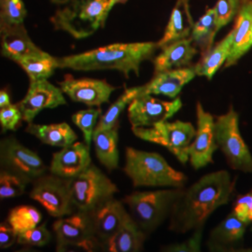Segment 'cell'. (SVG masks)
<instances>
[{
	"instance_id": "4316f807",
	"label": "cell",
	"mask_w": 252,
	"mask_h": 252,
	"mask_svg": "<svg viewBox=\"0 0 252 252\" xmlns=\"http://www.w3.org/2000/svg\"><path fill=\"white\" fill-rule=\"evenodd\" d=\"M233 39L234 34L231 31L220 42L212 47L207 54H203L200 62L194 65L197 76L206 77L207 80H211L214 77L221 65L226 63L231 53Z\"/></svg>"
},
{
	"instance_id": "9a60e30c",
	"label": "cell",
	"mask_w": 252,
	"mask_h": 252,
	"mask_svg": "<svg viewBox=\"0 0 252 252\" xmlns=\"http://www.w3.org/2000/svg\"><path fill=\"white\" fill-rule=\"evenodd\" d=\"M58 85L73 102L97 108L108 103L112 93L117 89L105 80L75 79L71 75H66Z\"/></svg>"
},
{
	"instance_id": "ab89813d",
	"label": "cell",
	"mask_w": 252,
	"mask_h": 252,
	"mask_svg": "<svg viewBox=\"0 0 252 252\" xmlns=\"http://www.w3.org/2000/svg\"><path fill=\"white\" fill-rule=\"evenodd\" d=\"M18 234L12 229L8 222L0 224V249L6 250L17 242Z\"/></svg>"
},
{
	"instance_id": "8fae6325",
	"label": "cell",
	"mask_w": 252,
	"mask_h": 252,
	"mask_svg": "<svg viewBox=\"0 0 252 252\" xmlns=\"http://www.w3.org/2000/svg\"><path fill=\"white\" fill-rule=\"evenodd\" d=\"M29 196L56 219L72 215L77 211L73 203L70 180L52 173L41 176L32 183Z\"/></svg>"
},
{
	"instance_id": "74e56055",
	"label": "cell",
	"mask_w": 252,
	"mask_h": 252,
	"mask_svg": "<svg viewBox=\"0 0 252 252\" xmlns=\"http://www.w3.org/2000/svg\"><path fill=\"white\" fill-rule=\"evenodd\" d=\"M203 236V228L194 230L192 236L188 240L180 244H174L162 248V252H196L201 251V242Z\"/></svg>"
},
{
	"instance_id": "f1b7e54d",
	"label": "cell",
	"mask_w": 252,
	"mask_h": 252,
	"mask_svg": "<svg viewBox=\"0 0 252 252\" xmlns=\"http://www.w3.org/2000/svg\"><path fill=\"white\" fill-rule=\"evenodd\" d=\"M218 31L215 9H207L206 13L194 23L190 34L194 45L200 48L202 54L211 50Z\"/></svg>"
},
{
	"instance_id": "ac0fdd59",
	"label": "cell",
	"mask_w": 252,
	"mask_h": 252,
	"mask_svg": "<svg viewBox=\"0 0 252 252\" xmlns=\"http://www.w3.org/2000/svg\"><path fill=\"white\" fill-rule=\"evenodd\" d=\"M197 76L195 67H181L162 72L154 73V77L143 85L142 94L164 95L169 98L178 97L180 91Z\"/></svg>"
},
{
	"instance_id": "484cf974",
	"label": "cell",
	"mask_w": 252,
	"mask_h": 252,
	"mask_svg": "<svg viewBox=\"0 0 252 252\" xmlns=\"http://www.w3.org/2000/svg\"><path fill=\"white\" fill-rule=\"evenodd\" d=\"M95 155L100 163L108 171H113L119 167V132L118 126L110 129L94 130L93 135Z\"/></svg>"
},
{
	"instance_id": "7bdbcfd3",
	"label": "cell",
	"mask_w": 252,
	"mask_h": 252,
	"mask_svg": "<svg viewBox=\"0 0 252 252\" xmlns=\"http://www.w3.org/2000/svg\"><path fill=\"white\" fill-rule=\"evenodd\" d=\"M52 3H54L55 5H57V6H61V5H63V4H65V3H67L69 0H50Z\"/></svg>"
},
{
	"instance_id": "4dcf8cb0",
	"label": "cell",
	"mask_w": 252,
	"mask_h": 252,
	"mask_svg": "<svg viewBox=\"0 0 252 252\" xmlns=\"http://www.w3.org/2000/svg\"><path fill=\"white\" fill-rule=\"evenodd\" d=\"M42 219V213L36 207L22 205L9 210L7 222L17 234H21L39 225Z\"/></svg>"
},
{
	"instance_id": "ba28073f",
	"label": "cell",
	"mask_w": 252,
	"mask_h": 252,
	"mask_svg": "<svg viewBox=\"0 0 252 252\" xmlns=\"http://www.w3.org/2000/svg\"><path fill=\"white\" fill-rule=\"evenodd\" d=\"M217 144L234 170L252 173V155L239 131L238 113L233 108L215 122Z\"/></svg>"
},
{
	"instance_id": "52a82bcc",
	"label": "cell",
	"mask_w": 252,
	"mask_h": 252,
	"mask_svg": "<svg viewBox=\"0 0 252 252\" xmlns=\"http://www.w3.org/2000/svg\"><path fill=\"white\" fill-rule=\"evenodd\" d=\"M132 132L142 140L163 146L181 163H186L196 129L188 122L165 121L151 127H132Z\"/></svg>"
},
{
	"instance_id": "9c48e42d",
	"label": "cell",
	"mask_w": 252,
	"mask_h": 252,
	"mask_svg": "<svg viewBox=\"0 0 252 252\" xmlns=\"http://www.w3.org/2000/svg\"><path fill=\"white\" fill-rule=\"evenodd\" d=\"M53 229L56 252H66L73 248L94 252L101 246L90 213L77 210L72 215L59 218L54 221Z\"/></svg>"
},
{
	"instance_id": "e575fe53",
	"label": "cell",
	"mask_w": 252,
	"mask_h": 252,
	"mask_svg": "<svg viewBox=\"0 0 252 252\" xmlns=\"http://www.w3.org/2000/svg\"><path fill=\"white\" fill-rule=\"evenodd\" d=\"M52 240V234L46 227V223H42L35 228L18 234L17 243L30 247H44Z\"/></svg>"
},
{
	"instance_id": "d590c367",
	"label": "cell",
	"mask_w": 252,
	"mask_h": 252,
	"mask_svg": "<svg viewBox=\"0 0 252 252\" xmlns=\"http://www.w3.org/2000/svg\"><path fill=\"white\" fill-rule=\"evenodd\" d=\"M241 0H218L214 7L216 11L218 30L227 26L239 12Z\"/></svg>"
},
{
	"instance_id": "f6af8a7d",
	"label": "cell",
	"mask_w": 252,
	"mask_h": 252,
	"mask_svg": "<svg viewBox=\"0 0 252 252\" xmlns=\"http://www.w3.org/2000/svg\"></svg>"
},
{
	"instance_id": "6da1fadb",
	"label": "cell",
	"mask_w": 252,
	"mask_h": 252,
	"mask_svg": "<svg viewBox=\"0 0 252 252\" xmlns=\"http://www.w3.org/2000/svg\"><path fill=\"white\" fill-rule=\"evenodd\" d=\"M234 188V181L225 170L203 176L188 189H184L175 204L169 230L185 234L204 228L209 216L229 202Z\"/></svg>"
},
{
	"instance_id": "30bf717a",
	"label": "cell",
	"mask_w": 252,
	"mask_h": 252,
	"mask_svg": "<svg viewBox=\"0 0 252 252\" xmlns=\"http://www.w3.org/2000/svg\"><path fill=\"white\" fill-rule=\"evenodd\" d=\"M0 170L12 173L32 184L49 168L37 153L10 135L0 141Z\"/></svg>"
},
{
	"instance_id": "8d00e7d4",
	"label": "cell",
	"mask_w": 252,
	"mask_h": 252,
	"mask_svg": "<svg viewBox=\"0 0 252 252\" xmlns=\"http://www.w3.org/2000/svg\"><path fill=\"white\" fill-rule=\"evenodd\" d=\"M21 121H23V115L17 104L0 108V126L3 133L15 131Z\"/></svg>"
},
{
	"instance_id": "ffe728a7",
	"label": "cell",
	"mask_w": 252,
	"mask_h": 252,
	"mask_svg": "<svg viewBox=\"0 0 252 252\" xmlns=\"http://www.w3.org/2000/svg\"><path fill=\"white\" fill-rule=\"evenodd\" d=\"M197 53L198 50L190 36L174 41L162 47V52L153 59L154 73L186 67Z\"/></svg>"
},
{
	"instance_id": "d6986e66",
	"label": "cell",
	"mask_w": 252,
	"mask_h": 252,
	"mask_svg": "<svg viewBox=\"0 0 252 252\" xmlns=\"http://www.w3.org/2000/svg\"><path fill=\"white\" fill-rule=\"evenodd\" d=\"M1 55L13 62L41 52L28 35L27 28L23 25L0 26Z\"/></svg>"
},
{
	"instance_id": "4fadbf2b",
	"label": "cell",
	"mask_w": 252,
	"mask_h": 252,
	"mask_svg": "<svg viewBox=\"0 0 252 252\" xmlns=\"http://www.w3.org/2000/svg\"><path fill=\"white\" fill-rule=\"evenodd\" d=\"M63 94L61 88L55 86L49 80L30 81L27 94L17 104L23 115V121L31 124L40 111L66 105L67 102Z\"/></svg>"
},
{
	"instance_id": "1f68e13d",
	"label": "cell",
	"mask_w": 252,
	"mask_h": 252,
	"mask_svg": "<svg viewBox=\"0 0 252 252\" xmlns=\"http://www.w3.org/2000/svg\"><path fill=\"white\" fill-rule=\"evenodd\" d=\"M101 113L102 110L100 108H89L77 111L71 117L73 124L81 129L85 144L89 147L93 142V135Z\"/></svg>"
},
{
	"instance_id": "836d02e7",
	"label": "cell",
	"mask_w": 252,
	"mask_h": 252,
	"mask_svg": "<svg viewBox=\"0 0 252 252\" xmlns=\"http://www.w3.org/2000/svg\"><path fill=\"white\" fill-rule=\"evenodd\" d=\"M27 181L5 170H0V199L16 198L27 190Z\"/></svg>"
},
{
	"instance_id": "d4e9b609",
	"label": "cell",
	"mask_w": 252,
	"mask_h": 252,
	"mask_svg": "<svg viewBox=\"0 0 252 252\" xmlns=\"http://www.w3.org/2000/svg\"><path fill=\"white\" fill-rule=\"evenodd\" d=\"M26 132L34 135L43 144L63 148L77 141L78 135L66 123L53 125L28 124Z\"/></svg>"
},
{
	"instance_id": "7a4b0ae2",
	"label": "cell",
	"mask_w": 252,
	"mask_h": 252,
	"mask_svg": "<svg viewBox=\"0 0 252 252\" xmlns=\"http://www.w3.org/2000/svg\"><path fill=\"white\" fill-rule=\"evenodd\" d=\"M158 49L157 42L114 43L81 54L58 58V68L75 71L116 70L129 78L130 73L140 74L141 63L152 59Z\"/></svg>"
},
{
	"instance_id": "ee69618b",
	"label": "cell",
	"mask_w": 252,
	"mask_h": 252,
	"mask_svg": "<svg viewBox=\"0 0 252 252\" xmlns=\"http://www.w3.org/2000/svg\"><path fill=\"white\" fill-rule=\"evenodd\" d=\"M241 1H242V2H244V1H246V0H241Z\"/></svg>"
},
{
	"instance_id": "5bb4252c",
	"label": "cell",
	"mask_w": 252,
	"mask_h": 252,
	"mask_svg": "<svg viewBox=\"0 0 252 252\" xmlns=\"http://www.w3.org/2000/svg\"><path fill=\"white\" fill-rule=\"evenodd\" d=\"M196 134L189 146V160L194 169H201L212 162L213 154L219 146L216 141L214 118L204 109L200 102L196 105Z\"/></svg>"
},
{
	"instance_id": "277c9868",
	"label": "cell",
	"mask_w": 252,
	"mask_h": 252,
	"mask_svg": "<svg viewBox=\"0 0 252 252\" xmlns=\"http://www.w3.org/2000/svg\"><path fill=\"white\" fill-rule=\"evenodd\" d=\"M110 0H69L51 18L55 30L84 39L103 28L110 12Z\"/></svg>"
},
{
	"instance_id": "cb8c5ba5",
	"label": "cell",
	"mask_w": 252,
	"mask_h": 252,
	"mask_svg": "<svg viewBox=\"0 0 252 252\" xmlns=\"http://www.w3.org/2000/svg\"><path fill=\"white\" fill-rule=\"evenodd\" d=\"M148 235L131 218L103 247L108 252H138L144 248Z\"/></svg>"
},
{
	"instance_id": "e0dca14e",
	"label": "cell",
	"mask_w": 252,
	"mask_h": 252,
	"mask_svg": "<svg viewBox=\"0 0 252 252\" xmlns=\"http://www.w3.org/2000/svg\"><path fill=\"white\" fill-rule=\"evenodd\" d=\"M124 205L123 201L114 197L91 212L95 234L101 245L106 243L132 218Z\"/></svg>"
},
{
	"instance_id": "b9f144b4",
	"label": "cell",
	"mask_w": 252,
	"mask_h": 252,
	"mask_svg": "<svg viewBox=\"0 0 252 252\" xmlns=\"http://www.w3.org/2000/svg\"><path fill=\"white\" fill-rule=\"evenodd\" d=\"M127 0H110V9H112V8L117 5V4H123V3H126Z\"/></svg>"
},
{
	"instance_id": "60d3db41",
	"label": "cell",
	"mask_w": 252,
	"mask_h": 252,
	"mask_svg": "<svg viewBox=\"0 0 252 252\" xmlns=\"http://www.w3.org/2000/svg\"><path fill=\"white\" fill-rule=\"evenodd\" d=\"M11 104L9 94L6 91H0V108H5Z\"/></svg>"
},
{
	"instance_id": "7c38bea8",
	"label": "cell",
	"mask_w": 252,
	"mask_h": 252,
	"mask_svg": "<svg viewBox=\"0 0 252 252\" xmlns=\"http://www.w3.org/2000/svg\"><path fill=\"white\" fill-rule=\"evenodd\" d=\"M182 102L179 97L166 101L153 94H141L128 107V120L132 127H151L173 117Z\"/></svg>"
},
{
	"instance_id": "83f0119b",
	"label": "cell",
	"mask_w": 252,
	"mask_h": 252,
	"mask_svg": "<svg viewBox=\"0 0 252 252\" xmlns=\"http://www.w3.org/2000/svg\"><path fill=\"white\" fill-rule=\"evenodd\" d=\"M16 63L27 73L30 81L49 80L58 68V58L41 51L20 59Z\"/></svg>"
},
{
	"instance_id": "44dd1931",
	"label": "cell",
	"mask_w": 252,
	"mask_h": 252,
	"mask_svg": "<svg viewBox=\"0 0 252 252\" xmlns=\"http://www.w3.org/2000/svg\"><path fill=\"white\" fill-rule=\"evenodd\" d=\"M232 31L234 34L233 45L226 61L225 67L237 63V61L252 47V0L242 2L236 25Z\"/></svg>"
},
{
	"instance_id": "8992f818",
	"label": "cell",
	"mask_w": 252,
	"mask_h": 252,
	"mask_svg": "<svg viewBox=\"0 0 252 252\" xmlns=\"http://www.w3.org/2000/svg\"><path fill=\"white\" fill-rule=\"evenodd\" d=\"M70 189L76 209L86 213L93 212L119 192L117 185L93 163L70 180Z\"/></svg>"
},
{
	"instance_id": "3957f363",
	"label": "cell",
	"mask_w": 252,
	"mask_h": 252,
	"mask_svg": "<svg viewBox=\"0 0 252 252\" xmlns=\"http://www.w3.org/2000/svg\"><path fill=\"white\" fill-rule=\"evenodd\" d=\"M123 171L134 187L183 188L187 177L174 169L159 153L127 147Z\"/></svg>"
},
{
	"instance_id": "f35d334b",
	"label": "cell",
	"mask_w": 252,
	"mask_h": 252,
	"mask_svg": "<svg viewBox=\"0 0 252 252\" xmlns=\"http://www.w3.org/2000/svg\"><path fill=\"white\" fill-rule=\"evenodd\" d=\"M233 211L245 221L252 222V191L238 198Z\"/></svg>"
},
{
	"instance_id": "7402d4cb",
	"label": "cell",
	"mask_w": 252,
	"mask_h": 252,
	"mask_svg": "<svg viewBox=\"0 0 252 252\" xmlns=\"http://www.w3.org/2000/svg\"><path fill=\"white\" fill-rule=\"evenodd\" d=\"M193 26L194 21L190 13L189 0H177L163 36L157 42L158 48L162 49L174 41L189 37Z\"/></svg>"
},
{
	"instance_id": "d6a6232c",
	"label": "cell",
	"mask_w": 252,
	"mask_h": 252,
	"mask_svg": "<svg viewBox=\"0 0 252 252\" xmlns=\"http://www.w3.org/2000/svg\"><path fill=\"white\" fill-rule=\"evenodd\" d=\"M27 10L23 0L0 1V26L23 25Z\"/></svg>"
},
{
	"instance_id": "f546056e",
	"label": "cell",
	"mask_w": 252,
	"mask_h": 252,
	"mask_svg": "<svg viewBox=\"0 0 252 252\" xmlns=\"http://www.w3.org/2000/svg\"><path fill=\"white\" fill-rule=\"evenodd\" d=\"M143 85L135 86L131 88H126L125 92L118 97L117 100L110 105L105 114H103L97 123L95 130H103V129H110L118 126L119 118L126 107L134 100L142 94Z\"/></svg>"
},
{
	"instance_id": "5b68a950",
	"label": "cell",
	"mask_w": 252,
	"mask_h": 252,
	"mask_svg": "<svg viewBox=\"0 0 252 252\" xmlns=\"http://www.w3.org/2000/svg\"><path fill=\"white\" fill-rule=\"evenodd\" d=\"M182 188L134 191L123 199L132 218L149 236L170 218Z\"/></svg>"
},
{
	"instance_id": "2e32d148",
	"label": "cell",
	"mask_w": 252,
	"mask_h": 252,
	"mask_svg": "<svg viewBox=\"0 0 252 252\" xmlns=\"http://www.w3.org/2000/svg\"><path fill=\"white\" fill-rule=\"evenodd\" d=\"M91 164L90 147L85 142L76 141L53 154L49 172L63 179L72 180L85 171Z\"/></svg>"
},
{
	"instance_id": "603a6c76",
	"label": "cell",
	"mask_w": 252,
	"mask_h": 252,
	"mask_svg": "<svg viewBox=\"0 0 252 252\" xmlns=\"http://www.w3.org/2000/svg\"><path fill=\"white\" fill-rule=\"evenodd\" d=\"M249 224L233 211L211 231L207 242L208 248L210 251H221L239 242Z\"/></svg>"
}]
</instances>
